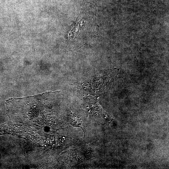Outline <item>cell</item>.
<instances>
[{
  "instance_id": "obj_1",
  "label": "cell",
  "mask_w": 169,
  "mask_h": 169,
  "mask_svg": "<svg viewBox=\"0 0 169 169\" xmlns=\"http://www.w3.org/2000/svg\"><path fill=\"white\" fill-rule=\"evenodd\" d=\"M68 120L70 124L74 126L80 127L84 131L82 126V121L76 116L73 114L69 115Z\"/></svg>"
}]
</instances>
